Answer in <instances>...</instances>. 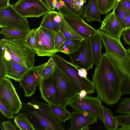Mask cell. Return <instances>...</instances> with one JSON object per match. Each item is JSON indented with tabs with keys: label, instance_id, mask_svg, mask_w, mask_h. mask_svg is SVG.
<instances>
[{
	"label": "cell",
	"instance_id": "6da1fadb",
	"mask_svg": "<svg viewBox=\"0 0 130 130\" xmlns=\"http://www.w3.org/2000/svg\"><path fill=\"white\" fill-rule=\"evenodd\" d=\"M122 80L120 74L108 57L105 53L102 54L92 76L97 96L109 106L117 103L123 95Z\"/></svg>",
	"mask_w": 130,
	"mask_h": 130
},
{
	"label": "cell",
	"instance_id": "7a4b0ae2",
	"mask_svg": "<svg viewBox=\"0 0 130 130\" xmlns=\"http://www.w3.org/2000/svg\"><path fill=\"white\" fill-rule=\"evenodd\" d=\"M105 48L108 57L123 79L122 94H130V56L120 40L113 38L99 28L96 30Z\"/></svg>",
	"mask_w": 130,
	"mask_h": 130
},
{
	"label": "cell",
	"instance_id": "3957f363",
	"mask_svg": "<svg viewBox=\"0 0 130 130\" xmlns=\"http://www.w3.org/2000/svg\"><path fill=\"white\" fill-rule=\"evenodd\" d=\"M20 111L26 113L35 130H64L48 104L32 99L29 102L23 103Z\"/></svg>",
	"mask_w": 130,
	"mask_h": 130
},
{
	"label": "cell",
	"instance_id": "277c9868",
	"mask_svg": "<svg viewBox=\"0 0 130 130\" xmlns=\"http://www.w3.org/2000/svg\"><path fill=\"white\" fill-rule=\"evenodd\" d=\"M56 67L64 75L71 84L77 94L81 90H85L88 94L95 92V88L92 81L88 77L83 78L78 75V68L62 58L59 54L53 56Z\"/></svg>",
	"mask_w": 130,
	"mask_h": 130
},
{
	"label": "cell",
	"instance_id": "5b68a950",
	"mask_svg": "<svg viewBox=\"0 0 130 130\" xmlns=\"http://www.w3.org/2000/svg\"><path fill=\"white\" fill-rule=\"evenodd\" d=\"M27 36L16 39H2L12 59L29 68L34 67L35 51L26 44Z\"/></svg>",
	"mask_w": 130,
	"mask_h": 130
},
{
	"label": "cell",
	"instance_id": "8992f818",
	"mask_svg": "<svg viewBox=\"0 0 130 130\" xmlns=\"http://www.w3.org/2000/svg\"><path fill=\"white\" fill-rule=\"evenodd\" d=\"M22 16L39 18L51 10L42 0H18L12 5Z\"/></svg>",
	"mask_w": 130,
	"mask_h": 130
},
{
	"label": "cell",
	"instance_id": "52a82bcc",
	"mask_svg": "<svg viewBox=\"0 0 130 130\" xmlns=\"http://www.w3.org/2000/svg\"><path fill=\"white\" fill-rule=\"evenodd\" d=\"M0 27L15 28L29 32L31 30L26 18L20 15L11 5L0 8Z\"/></svg>",
	"mask_w": 130,
	"mask_h": 130
},
{
	"label": "cell",
	"instance_id": "ba28073f",
	"mask_svg": "<svg viewBox=\"0 0 130 130\" xmlns=\"http://www.w3.org/2000/svg\"><path fill=\"white\" fill-rule=\"evenodd\" d=\"M69 105L76 110L86 112L103 121L102 100L99 98L87 96L84 98L79 97L73 99Z\"/></svg>",
	"mask_w": 130,
	"mask_h": 130
},
{
	"label": "cell",
	"instance_id": "9c48e42d",
	"mask_svg": "<svg viewBox=\"0 0 130 130\" xmlns=\"http://www.w3.org/2000/svg\"><path fill=\"white\" fill-rule=\"evenodd\" d=\"M52 77L59 93L61 106L66 107L73 99L79 97L67 78L56 67Z\"/></svg>",
	"mask_w": 130,
	"mask_h": 130
},
{
	"label": "cell",
	"instance_id": "30bf717a",
	"mask_svg": "<svg viewBox=\"0 0 130 130\" xmlns=\"http://www.w3.org/2000/svg\"><path fill=\"white\" fill-rule=\"evenodd\" d=\"M0 98L13 115L20 112L23 103L11 81L8 78L4 77L0 80Z\"/></svg>",
	"mask_w": 130,
	"mask_h": 130
},
{
	"label": "cell",
	"instance_id": "8fae6325",
	"mask_svg": "<svg viewBox=\"0 0 130 130\" xmlns=\"http://www.w3.org/2000/svg\"><path fill=\"white\" fill-rule=\"evenodd\" d=\"M69 55L71 63L78 68L84 69L87 71L93 68L94 63L89 39L82 40L78 49Z\"/></svg>",
	"mask_w": 130,
	"mask_h": 130
},
{
	"label": "cell",
	"instance_id": "7c38bea8",
	"mask_svg": "<svg viewBox=\"0 0 130 130\" xmlns=\"http://www.w3.org/2000/svg\"><path fill=\"white\" fill-rule=\"evenodd\" d=\"M46 63V62L38 66L29 68L18 82L20 87H22L24 91L25 97L30 98L35 93L41 79L40 72Z\"/></svg>",
	"mask_w": 130,
	"mask_h": 130
},
{
	"label": "cell",
	"instance_id": "4fadbf2b",
	"mask_svg": "<svg viewBox=\"0 0 130 130\" xmlns=\"http://www.w3.org/2000/svg\"><path fill=\"white\" fill-rule=\"evenodd\" d=\"M55 8L63 17L79 18L84 19L86 0H57Z\"/></svg>",
	"mask_w": 130,
	"mask_h": 130
},
{
	"label": "cell",
	"instance_id": "5bb4252c",
	"mask_svg": "<svg viewBox=\"0 0 130 130\" xmlns=\"http://www.w3.org/2000/svg\"><path fill=\"white\" fill-rule=\"evenodd\" d=\"M42 98L49 105H60L59 93L52 76L47 80L41 79L39 85Z\"/></svg>",
	"mask_w": 130,
	"mask_h": 130
},
{
	"label": "cell",
	"instance_id": "9a60e30c",
	"mask_svg": "<svg viewBox=\"0 0 130 130\" xmlns=\"http://www.w3.org/2000/svg\"><path fill=\"white\" fill-rule=\"evenodd\" d=\"M98 119L86 112L74 110L70 119L71 126L69 130H84L91 124L96 123Z\"/></svg>",
	"mask_w": 130,
	"mask_h": 130
},
{
	"label": "cell",
	"instance_id": "2e32d148",
	"mask_svg": "<svg viewBox=\"0 0 130 130\" xmlns=\"http://www.w3.org/2000/svg\"><path fill=\"white\" fill-rule=\"evenodd\" d=\"M67 23L84 39H89L97 34L96 30L79 18L64 16Z\"/></svg>",
	"mask_w": 130,
	"mask_h": 130
},
{
	"label": "cell",
	"instance_id": "e0dca14e",
	"mask_svg": "<svg viewBox=\"0 0 130 130\" xmlns=\"http://www.w3.org/2000/svg\"><path fill=\"white\" fill-rule=\"evenodd\" d=\"M102 24L100 28L102 30L113 38L120 40L123 30L113 10L106 15Z\"/></svg>",
	"mask_w": 130,
	"mask_h": 130
},
{
	"label": "cell",
	"instance_id": "ac0fdd59",
	"mask_svg": "<svg viewBox=\"0 0 130 130\" xmlns=\"http://www.w3.org/2000/svg\"><path fill=\"white\" fill-rule=\"evenodd\" d=\"M5 77L19 82L29 68L26 67L12 59L7 61L4 58Z\"/></svg>",
	"mask_w": 130,
	"mask_h": 130
},
{
	"label": "cell",
	"instance_id": "d6986e66",
	"mask_svg": "<svg viewBox=\"0 0 130 130\" xmlns=\"http://www.w3.org/2000/svg\"><path fill=\"white\" fill-rule=\"evenodd\" d=\"M100 13L97 0H89L85 5L84 18L87 22L96 21L102 23Z\"/></svg>",
	"mask_w": 130,
	"mask_h": 130
},
{
	"label": "cell",
	"instance_id": "ffe728a7",
	"mask_svg": "<svg viewBox=\"0 0 130 130\" xmlns=\"http://www.w3.org/2000/svg\"><path fill=\"white\" fill-rule=\"evenodd\" d=\"M89 41L93 62L96 66L99 63L102 55V41L100 36L97 34L89 38Z\"/></svg>",
	"mask_w": 130,
	"mask_h": 130
},
{
	"label": "cell",
	"instance_id": "44dd1931",
	"mask_svg": "<svg viewBox=\"0 0 130 130\" xmlns=\"http://www.w3.org/2000/svg\"><path fill=\"white\" fill-rule=\"evenodd\" d=\"M102 108L103 117V122L106 129L107 130H117L118 123L112 112L103 105Z\"/></svg>",
	"mask_w": 130,
	"mask_h": 130
},
{
	"label": "cell",
	"instance_id": "7402d4cb",
	"mask_svg": "<svg viewBox=\"0 0 130 130\" xmlns=\"http://www.w3.org/2000/svg\"><path fill=\"white\" fill-rule=\"evenodd\" d=\"M60 14L62 20L60 23V30L64 35L66 41L71 40H82L84 39L69 25L63 16Z\"/></svg>",
	"mask_w": 130,
	"mask_h": 130
},
{
	"label": "cell",
	"instance_id": "603a6c76",
	"mask_svg": "<svg viewBox=\"0 0 130 130\" xmlns=\"http://www.w3.org/2000/svg\"><path fill=\"white\" fill-rule=\"evenodd\" d=\"M14 121L21 130H35L25 112H21L14 117Z\"/></svg>",
	"mask_w": 130,
	"mask_h": 130
},
{
	"label": "cell",
	"instance_id": "cb8c5ba5",
	"mask_svg": "<svg viewBox=\"0 0 130 130\" xmlns=\"http://www.w3.org/2000/svg\"><path fill=\"white\" fill-rule=\"evenodd\" d=\"M29 32L15 28H3L1 30L0 33L6 39L13 40L25 37Z\"/></svg>",
	"mask_w": 130,
	"mask_h": 130
},
{
	"label": "cell",
	"instance_id": "d4e9b609",
	"mask_svg": "<svg viewBox=\"0 0 130 130\" xmlns=\"http://www.w3.org/2000/svg\"><path fill=\"white\" fill-rule=\"evenodd\" d=\"M50 107L55 116L61 122H65L70 119L71 113L66 107L60 105H49Z\"/></svg>",
	"mask_w": 130,
	"mask_h": 130
},
{
	"label": "cell",
	"instance_id": "484cf974",
	"mask_svg": "<svg viewBox=\"0 0 130 130\" xmlns=\"http://www.w3.org/2000/svg\"><path fill=\"white\" fill-rule=\"evenodd\" d=\"M113 10L114 11L115 14L123 30L126 28L125 19L127 11L120 0H119L118 1L115 7Z\"/></svg>",
	"mask_w": 130,
	"mask_h": 130
},
{
	"label": "cell",
	"instance_id": "4316f807",
	"mask_svg": "<svg viewBox=\"0 0 130 130\" xmlns=\"http://www.w3.org/2000/svg\"><path fill=\"white\" fill-rule=\"evenodd\" d=\"M119 0H97L101 13L105 14L115 7Z\"/></svg>",
	"mask_w": 130,
	"mask_h": 130
},
{
	"label": "cell",
	"instance_id": "83f0119b",
	"mask_svg": "<svg viewBox=\"0 0 130 130\" xmlns=\"http://www.w3.org/2000/svg\"><path fill=\"white\" fill-rule=\"evenodd\" d=\"M35 31L37 37L44 45L55 54L57 53L54 50L53 45L41 30L40 27L35 29Z\"/></svg>",
	"mask_w": 130,
	"mask_h": 130
},
{
	"label": "cell",
	"instance_id": "f1b7e54d",
	"mask_svg": "<svg viewBox=\"0 0 130 130\" xmlns=\"http://www.w3.org/2000/svg\"><path fill=\"white\" fill-rule=\"evenodd\" d=\"M119 106L116 113L121 115L130 114V97H125L122 100Z\"/></svg>",
	"mask_w": 130,
	"mask_h": 130
},
{
	"label": "cell",
	"instance_id": "f546056e",
	"mask_svg": "<svg viewBox=\"0 0 130 130\" xmlns=\"http://www.w3.org/2000/svg\"><path fill=\"white\" fill-rule=\"evenodd\" d=\"M40 26L56 32H58L60 31L54 23L48 12L44 15Z\"/></svg>",
	"mask_w": 130,
	"mask_h": 130
},
{
	"label": "cell",
	"instance_id": "4dcf8cb0",
	"mask_svg": "<svg viewBox=\"0 0 130 130\" xmlns=\"http://www.w3.org/2000/svg\"><path fill=\"white\" fill-rule=\"evenodd\" d=\"M25 42L30 48L36 52L37 46V40L35 29H32L29 32Z\"/></svg>",
	"mask_w": 130,
	"mask_h": 130
},
{
	"label": "cell",
	"instance_id": "1f68e13d",
	"mask_svg": "<svg viewBox=\"0 0 130 130\" xmlns=\"http://www.w3.org/2000/svg\"><path fill=\"white\" fill-rule=\"evenodd\" d=\"M46 64L41 69L40 72L41 79L43 80H47L53 76L56 66L52 67Z\"/></svg>",
	"mask_w": 130,
	"mask_h": 130
},
{
	"label": "cell",
	"instance_id": "d6a6232c",
	"mask_svg": "<svg viewBox=\"0 0 130 130\" xmlns=\"http://www.w3.org/2000/svg\"><path fill=\"white\" fill-rule=\"evenodd\" d=\"M82 41L78 40H69L65 41L62 44L69 49L71 53L78 49L81 45Z\"/></svg>",
	"mask_w": 130,
	"mask_h": 130
},
{
	"label": "cell",
	"instance_id": "836d02e7",
	"mask_svg": "<svg viewBox=\"0 0 130 130\" xmlns=\"http://www.w3.org/2000/svg\"><path fill=\"white\" fill-rule=\"evenodd\" d=\"M119 124L121 127H130V114L115 116Z\"/></svg>",
	"mask_w": 130,
	"mask_h": 130
},
{
	"label": "cell",
	"instance_id": "e575fe53",
	"mask_svg": "<svg viewBox=\"0 0 130 130\" xmlns=\"http://www.w3.org/2000/svg\"><path fill=\"white\" fill-rule=\"evenodd\" d=\"M0 110L4 116L9 119L14 117L13 115L3 101L0 98Z\"/></svg>",
	"mask_w": 130,
	"mask_h": 130
},
{
	"label": "cell",
	"instance_id": "d590c367",
	"mask_svg": "<svg viewBox=\"0 0 130 130\" xmlns=\"http://www.w3.org/2000/svg\"><path fill=\"white\" fill-rule=\"evenodd\" d=\"M66 41L65 37L62 32L60 31L56 32L54 44V50L58 53L57 50Z\"/></svg>",
	"mask_w": 130,
	"mask_h": 130
},
{
	"label": "cell",
	"instance_id": "8d00e7d4",
	"mask_svg": "<svg viewBox=\"0 0 130 130\" xmlns=\"http://www.w3.org/2000/svg\"><path fill=\"white\" fill-rule=\"evenodd\" d=\"M48 13L54 23L60 30V23L62 20L61 14L58 12L54 10H51Z\"/></svg>",
	"mask_w": 130,
	"mask_h": 130
},
{
	"label": "cell",
	"instance_id": "74e56055",
	"mask_svg": "<svg viewBox=\"0 0 130 130\" xmlns=\"http://www.w3.org/2000/svg\"><path fill=\"white\" fill-rule=\"evenodd\" d=\"M41 29L50 41L54 46L55 38L56 32L41 26H39Z\"/></svg>",
	"mask_w": 130,
	"mask_h": 130
},
{
	"label": "cell",
	"instance_id": "f35d334b",
	"mask_svg": "<svg viewBox=\"0 0 130 130\" xmlns=\"http://www.w3.org/2000/svg\"><path fill=\"white\" fill-rule=\"evenodd\" d=\"M3 130H17L16 126L12 123L10 121H4L2 123Z\"/></svg>",
	"mask_w": 130,
	"mask_h": 130
},
{
	"label": "cell",
	"instance_id": "ab89813d",
	"mask_svg": "<svg viewBox=\"0 0 130 130\" xmlns=\"http://www.w3.org/2000/svg\"><path fill=\"white\" fill-rule=\"evenodd\" d=\"M121 35L125 42L130 46V27L123 30L122 32Z\"/></svg>",
	"mask_w": 130,
	"mask_h": 130
},
{
	"label": "cell",
	"instance_id": "60d3db41",
	"mask_svg": "<svg viewBox=\"0 0 130 130\" xmlns=\"http://www.w3.org/2000/svg\"><path fill=\"white\" fill-rule=\"evenodd\" d=\"M5 65L3 56L0 55V80L5 77Z\"/></svg>",
	"mask_w": 130,
	"mask_h": 130
},
{
	"label": "cell",
	"instance_id": "b9f144b4",
	"mask_svg": "<svg viewBox=\"0 0 130 130\" xmlns=\"http://www.w3.org/2000/svg\"><path fill=\"white\" fill-rule=\"evenodd\" d=\"M44 2L51 10H54L57 3V0H44Z\"/></svg>",
	"mask_w": 130,
	"mask_h": 130
},
{
	"label": "cell",
	"instance_id": "7bdbcfd3",
	"mask_svg": "<svg viewBox=\"0 0 130 130\" xmlns=\"http://www.w3.org/2000/svg\"><path fill=\"white\" fill-rule=\"evenodd\" d=\"M127 11L130 13V0H120Z\"/></svg>",
	"mask_w": 130,
	"mask_h": 130
},
{
	"label": "cell",
	"instance_id": "ee69618b",
	"mask_svg": "<svg viewBox=\"0 0 130 130\" xmlns=\"http://www.w3.org/2000/svg\"><path fill=\"white\" fill-rule=\"evenodd\" d=\"M78 73L79 76L83 78L87 77V71L84 69H78Z\"/></svg>",
	"mask_w": 130,
	"mask_h": 130
},
{
	"label": "cell",
	"instance_id": "f6af8a7d",
	"mask_svg": "<svg viewBox=\"0 0 130 130\" xmlns=\"http://www.w3.org/2000/svg\"><path fill=\"white\" fill-rule=\"evenodd\" d=\"M6 50L4 43L1 39L0 41V55L4 56Z\"/></svg>",
	"mask_w": 130,
	"mask_h": 130
},
{
	"label": "cell",
	"instance_id": "bcb514c9",
	"mask_svg": "<svg viewBox=\"0 0 130 130\" xmlns=\"http://www.w3.org/2000/svg\"><path fill=\"white\" fill-rule=\"evenodd\" d=\"M9 0H0V8L6 7L10 4Z\"/></svg>",
	"mask_w": 130,
	"mask_h": 130
},
{
	"label": "cell",
	"instance_id": "7dc6e473",
	"mask_svg": "<svg viewBox=\"0 0 130 130\" xmlns=\"http://www.w3.org/2000/svg\"><path fill=\"white\" fill-rule=\"evenodd\" d=\"M126 28L130 27V13L127 12L125 17Z\"/></svg>",
	"mask_w": 130,
	"mask_h": 130
},
{
	"label": "cell",
	"instance_id": "c3c4849f",
	"mask_svg": "<svg viewBox=\"0 0 130 130\" xmlns=\"http://www.w3.org/2000/svg\"><path fill=\"white\" fill-rule=\"evenodd\" d=\"M47 65L52 67H54L56 66L53 59V56H51V57L48 61L47 62Z\"/></svg>",
	"mask_w": 130,
	"mask_h": 130
},
{
	"label": "cell",
	"instance_id": "681fc988",
	"mask_svg": "<svg viewBox=\"0 0 130 130\" xmlns=\"http://www.w3.org/2000/svg\"><path fill=\"white\" fill-rule=\"evenodd\" d=\"M3 57L7 61H10L12 59L10 54L6 50L5 52Z\"/></svg>",
	"mask_w": 130,
	"mask_h": 130
},
{
	"label": "cell",
	"instance_id": "f907efd6",
	"mask_svg": "<svg viewBox=\"0 0 130 130\" xmlns=\"http://www.w3.org/2000/svg\"><path fill=\"white\" fill-rule=\"evenodd\" d=\"M87 93L86 91L84 90H82L78 94L79 97L81 98H84L87 95Z\"/></svg>",
	"mask_w": 130,
	"mask_h": 130
},
{
	"label": "cell",
	"instance_id": "816d5d0a",
	"mask_svg": "<svg viewBox=\"0 0 130 130\" xmlns=\"http://www.w3.org/2000/svg\"><path fill=\"white\" fill-rule=\"evenodd\" d=\"M117 130H130V127H121L118 128Z\"/></svg>",
	"mask_w": 130,
	"mask_h": 130
},
{
	"label": "cell",
	"instance_id": "f5cc1de1",
	"mask_svg": "<svg viewBox=\"0 0 130 130\" xmlns=\"http://www.w3.org/2000/svg\"><path fill=\"white\" fill-rule=\"evenodd\" d=\"M130 56V46L128 48L127 50Z\"/></svg>",
	"mask_w": 130,
	"mask_h": 130
}]
</instances>
